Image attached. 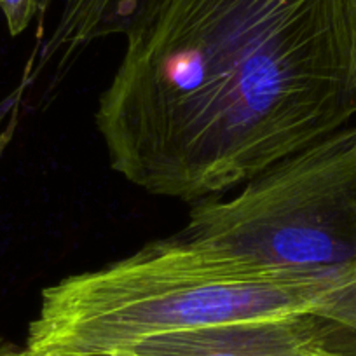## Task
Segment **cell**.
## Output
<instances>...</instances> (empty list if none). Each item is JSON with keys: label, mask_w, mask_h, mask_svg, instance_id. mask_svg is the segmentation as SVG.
I'll return each instance as SVG.
<instances>
[{"label": "cell", "mask_w": 356, "mask_h": 356, "mask_svg": "<svg viewBox=\"0 0 356 356\" xmlns=\"http://www.w3.org/2000/svg\"><path fill=\"white\" fill-rule=\"evenodd\" d=\"M157 0H60V11L44 46V61L63 70L79 53L107 37L126 35Z\"/></svg>", "instance_id": "5b68a950"}, {"label": "cell", "mask_w": 356, "mask_h": 356, "mask_svg": "<svg viewBox=\"0 0 356 356\" xmlns=\"http://www.w3.org/2000/svg\"><path fill=\"white\" fill-rule=\"evenodd\" d=\"M337 306L327 283L248 266L173 234L46 286L23 353L86 355L168 332L292 314L334 321Z\"/></svg>", "instance_id": "7a4b0ae2"}, {"label": "cell", "mask_w": 356, "mask_h": 356, "mask_svg": "<svg viewBox=\"0 0 356 356\" xmlns=\"http://www.w3.org/2000/svg\"><path fill=\"white\" fill-rule=\"evenodd\" d=\"M0 356H23V348L8 341V339L0 337Z\"/></svg>", "instance_id": "ba28073f"}, {"label": "cell", "mask_w": 356, "mask_h": 356, "mask_svg": "<svg viewBox=\"0 0 356 356\" xmlns=\"http://www.w3.org/2000/svg\"><path fill=\"white\" fill-rule=\"evenodd\" d=\"M339 23L351 60L353 77L356 82V0H334Z\"/></svg>", "instance_id": "52a82bcc"}, {"label": "cell", "mask_w": 356, "mask_h": 356, "mask_svg": "<svg viewBox=\"0 0 356 356\" xmlns=\"http://www.w3.org/2000/svg\"><path fill=\"white\" fill-rule=\"evenodd\" d=\"M178 234L327 283L339 296L335 323L356 332V122L276 161L232 196L194 203Z\"/></svg>", "instance_id": "3957f363"}, {"label": "cell", "mask_w": 356, "mask_h": 356, "mask_svg": "<svg viewBox=\"0 0 356 356\" xmlns=\"http://www.w3.org/2000/svg\"><path fill=\"white\" fill-rule=\"evenodd\" d=\"M11 35H19L39 11V0H0Z\"/></svg>", "instance_id": "8992f818"}, {"label": "cell", "mask_w": 356, "mask_h": 356, "mask_svg": "<svg viewBox=\"0 0 356 356\" xmlns=\"http://www.w3.org/2000/svg\"><path fill=\"white\" fill-rule=\"evenodd\" d=\"M124 37L95 126L152 196H227L356 118L334 0H157Z\"/></svg>", "instance_id": "6da1fadb"}, {"label": "cell", "mask_w": 356, "mask_h": 356, "mask_svg": "<svg viewBox=\"0 0 356 356\" xmlns=\"http://www.w3.org/2000/svg\"><path fill=\"white\" fill-rule=\"evenodd\" d=\"M54 356H356V332L316 314H292L168 332L107 351Z\"/></svg>", "instance_id": "277c9868"}]
</instances>
